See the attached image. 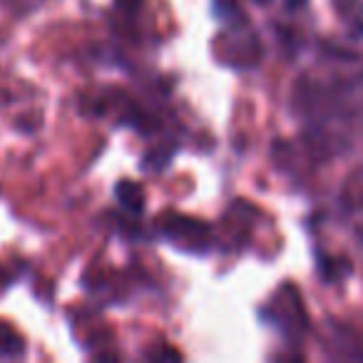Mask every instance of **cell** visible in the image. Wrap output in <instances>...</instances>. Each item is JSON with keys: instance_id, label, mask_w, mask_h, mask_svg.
Instances as JSON below:
<instances>
[{"instance_id": "obj_1", "label": "cell", "mask_w": 363, "mask_h": 363, "mask_svg": "<svg viewBox=\"0 0 363 363\" xmlns=\"http://www.w3.org/2000/svg\"><path fill=\"white\" fill-rule=\"evenodd\" d=\"M23 353V341L18 331L8 323L0 321V356L3 358H16Z\"/></svg>"}, {"instance_id": "obj_2", "label": "cell", "mask_w": 363, "mask_h": 363, "mask_svg": "<svg viewBox=\"0 0 363 363\" xmlns=\"http://www.w3.org/2000/svg\"><path fill=\"white\" fill-rule=\"evenodd\" d=\"M117 197H120V202L125 204L127 209L142 212V192L135 182H122L120 187H117Z\"/></svg>"}]
</instances>
